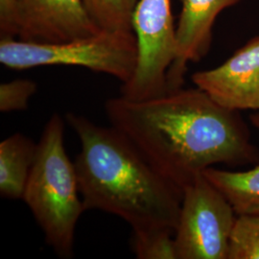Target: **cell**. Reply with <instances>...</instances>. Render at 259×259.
<instances>
[{"mask_svg": "<svg viewBox=\"0 0 259 259\" xmlns=\"http://www.w3.org/2000/svg\"><path fill=\"white\" fill-rule=\"evenodd\" d=\"M22 24L19 39L63 42L89 37L102 29L93 21L83 0H19Z\"/></svg>", "mask_w": 259, "mask_h": 259, "instance_id": "cell-8", "label": "cell"}, {"mask_svg": "<svg viewBox=\"0 0 259 259\" xmlns=\"http://www.w3.org/2000/svg\"><path fill=\"white\" fill-rule=\"evenodd\" d=\"M65 120L80 141L74 163L84 209L113 214L133 232L175 231L183 191L114 127L73 112Z\"/></svg>", "mask_w": 259, "mask_h": 259, "instance_id": "cell-2", "label": "cell"}, {"mask_svg": "<svg viewBox=\"0 0 259 259\" xmlns=\"http://www.w3.org/2000/svg\"><path fill=\"white\" fill-rule=\"evenodd\" d=\"M237 215L202 174L183 190L174 239L177 259H228Z\"/></svg>", "mask_w": 259, "mask_h": 259, "instance_id": "cell-5", "label": "cell"}, {"mask_svg": "<svg viewBox=\"0 0 259 259\" xmlns=\"http://www.w3.org/2000/svg\"><path fill=\"white\" fill-rule=\"evenodd\" d=\"M228 259H259V214L237 216Z\"/></svg>", "mask_w": 259, "mask_h": 259, "instance_id": "cell-14", "label": "cell"}, {"mask_svg": "<svg viewBox=\"0 0 259 259\" xmlns=\"http://www.w3.org/2000/svg\"><path fill=\"white\" fill-rule=\"evenodd\" d=\"M105 111L111 126L182 191L213 165L259 162L240 111L223 108L197 87L141 101L120 95L106 101Z\"/></svg>", "mask_w": 259, "mask_h": 259, "instance_id": "cell-1", "label": "cell"}, {"mask_svg": "<svg viewBox=\"0 0 259 259\" xmlns=\"http://www.w3.org/2000/svg\"><path fill=\"white\" fill-rule=\"evenodd\" d=\"M138 60V40L133 31L101 30L63 42L0 39V63L15 70L47 65L79 66L112 76L123 84L133 77Z\"/></svg>", "mask_w": 259, "mask_h": 259, "instance_id": "cell-4", "label": "cell"}, {"mask_svg": "<svg viewBox=\"0 0 259 259\" xmlns=\"http://www.w3.org/2000/svg\"><path fill=\"white\" fill-rule=\"evenodd\" d=\"M203 175L226 197L237 216L259 214V162L241 172L209 167Z\"/></svg>", "mask_w": 259, "mask_h": 259, "instance_id": "cell-11", "label": "cell"}, {"mask_svg": "<svg viewBox=\"0 0 259 259\" xmlns=\"http://www.w3.org/2000/svg\"><path fill=\"white\" fill-rule=\"evenodd\" d=\"M195 85L231 111H259V36L222 65L192 75Z\"/></svg>", "mask_w": 259, "mask_h": 259, "instance_id": "cell-7", "label": "cell"}, {"mask_svg": "<svg viewBox=\"0 0 259 259\" xmlns=\"http://www.w3.org/2000/svg\"><path fill=\"white\" fill-rule=\"evenodd\" d=\"M139 47L136 71L121 88V95L134 101L168 93L167 73L176 56V27L171 0H139L133 16Z\"/></svg>", "mask_w": 259, "mask_h": 259, "instance_id": "cell-6", "label": "cell"}, {"mask_svg": "<svg viewBox=\"0 0 259 259\" xmlns=\"http://www.w3.org/2000/svg\"><path fill=\"white\" fill-rule=\"evenodd\" d=\"M22 24L19 0H0V37H19Z\"/></svg>", "mask_w": 259, "mask_h": 259, "instance_id": "cell-16", "label": "cell"}, {"mask_svg": "<svg viewBox=\"0 0 259 259\" xmlns=\"http://www.w3.org/2000/svg\"><path fill=\"white\" fill-rule=\"evenodd\" d=\"M139 0H83L93 21L106 31H133V16ZM134 32V31H133Z\"/></svg>", "mask_w": 259, "mask_h": 259, "instance_id": "cell-12", "label": "cell"}, {"mask_svg": "<svg viewBox=\"0 0 259 259\" xmlns=\"http://www.w3.org/2000/svg\"><path fill=\"white\" fill-rule=\"evenodd\" d=\"M37 83L28 79H17L0 84V111H24L33 95L37 93Z\"/></svg>", "mask_w": 259, "mask_h": 259, "instance_id": "cell-15", "label": "cell"}, {"mask_svg": "<svg viewBox=\"0 0 259 259\" xmlns=\"http://www.w3.org/2000/svg\"><path fill=\"white\" fill-rule=\"evenodd\" d=\"M180 1L182 11L176 26V56L167 73L168 92L183 88L187 65L202 60L210 49L217 17L241 0Z\"/></svg>", "mask_w": 259, "mask_h": 259, "instance_id": "cell-9", "label": "cell"}, {"mask_svg": "<svg viewBox=\"0 0 259 259\" xmlns=\"http://www.w3.org/2000/svg\"><path fill=\"white\" fill-rule=\"evenodd\" d=\"M22 200L62 258L74 254L77 223L84 209L74 162L65 146V120L53 114L37 143V153Z\"/></svg>", "mask_w": 259, "mask_h": 259, "instance_id": "cell-3", "label": "cell"}, {"mask_svg": "<svg viewBox=\"0 0 259 259\" xmlns=\"http://www.w3.org/2000/svg\"><path fill=\"white\" fill-rule=\"evenodd\" d=\"M37 143L17 133L0 143V195L22 199L37 153Z\"/></svg>", "mask_w": 259, "mask_h": 259, "instance_id": "cell-10", "label": "cell"}, {"mask_svg": "<svg viewBox=\"0 0 259 259\" xmlns=\"http://www.w3.org/2000/svg\"><path fill=\"white\" fill-rule=\"evenodd\" d=\"M175 231L151 229L133 232V250L139 259H177Z\"/></svg>", "mask_w": 259, "mask_h": 259, "instance_id": "cell-13", "label": "cell"}]
</instances>
